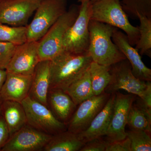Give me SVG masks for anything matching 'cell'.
<instances>
[{
    "label": "cell",
    "mask_w": 151,
    "mask_h": 151,
    "mask_svg": "<svg viewBox=\"0 0 151 151\" xmlns=\"http://www.w3.org/2000/svg\"><path fill=\"white\" fill-rule=\"evenodd\" d=\"M116 28L107 24L90 20L88 54L92 61L109 66L127 59L112 40V35Z\"/></svg>",
    "instance_id": "cell-1"
},
{
    "label": "cell",
    "mask_w": 151,
    "mask_h": 151,
    "mask_svg": "<svg viewBox=\"0 0 151 151\" xmlns=\"http://www.w3.org/2000/svg\"><path fill=\"white\" fill-rule=\"evenodd\" d=\"M89 55H78L62 51L50 60V89L64 90L89 69Z\"/></svg>",
    "instance_id": "cell-2"
},
{
    "label": "cell",
    "mask_w": 151,
    "mask_h": 151,
    "mask_svg": "<svg viewBox=\"0 0 151 151\" xmlns=\"http://www.w3.org/2000/svg\"><path fill=\"white\" fill-rule=\"evenodd\" d=\"M90 19L122 30L132 46L136 45L139 41V28L130 22L120 0H98L91 3Z\"/></svg>",
    "instance_id": "cell-3"
},
{
    "label": "cell",
    "mask_w": 151,
    "mask_h": 151,
    "mask_svg": "<svg viewBox=\"0 0 151 151\" xmlns=\"http://www.w3.org/2000/svg\"><path fill=\"white\" fill-rule=\"evenodd\" d=\"M79 12V5H72L38 41L40 61L51 60L62 51L63 41L65 33L75 21Z\"/></svg>",
    "instance_id": "cell-4"
},
{
    "label": "cell",
    "mask_w": 151,
    "mask_h": 151,
    "mask_svg": "<svg viewBox=\"0 0 151 151\" xmlns=\"http://www.w3.org/2000/svg\"><path fill=\"white\" fill-rule=\"evenodd\" d=\"M91 6L90 0L81 3L78 17L63 38L62 51L78 55H89Z\"/></svg>",
    "instance_id": "cell-5"
},
{
    "label": "cell",
    "mask_w": 151,
    "mask_h": 151,
    "mask_svg": "<svg viewBox=\"0 0 151 151\" xmlns=\"http://www.w3.org/2000/svg\"><path fill=\"white\" fill-rule=\"evenodd\" d=\"M67 0H40L32 21L27 26V41H38L67 11Z\"/></svg>",
    "instance_id": "cell-6"
},
{
    "label": "cell",
    "mask_w": 151,
    "mask_h": 151,
    "mask_svg": "<svg viewBox=\"0 0 151 151\" xmlns=\"http://www.w3.org/2000/svg\"><path fill=\"white\" fill-rule=\"evenodd\" d=\"M27 124L41 131L53 135L66 131L67 125L57 119L51 110L28 96L21 102Z\"/></svg>",
    "instance_id": "cell-7"
},
{
    "label": "cell",
    "mask_w": 151,
    "mask_h": 151,
    "mask_svg": "<svg viewBox=\"0 0 151 151\" xmlns=\"http://www.w3.org/2000/svg\"><path fill=\"white\" fill-rule=\"evenodd\" d=\"M110 71L111 80L105 92L112 94L123 89L140 98L142 97L147 81L140 80L135 77L127 59L111 65Z\"/></svg>",
    "instance_id": "cell-8"
},
{
    "label": "cell",
    "mask_w": 151,
    "mask_h": 151,
    "mask_svg": "<svg viewBox=\"0 0 151 151\" xmlns=\"http://www.w3.org/2000/svg\"><path fill=\"white\" fill-rule=\"evenodd\" d=\"M111 94L104 92L79 104L67 124L68 131L76 134L85 131L104 107Z\"/></svg>",
    "instance_id": "cell-9"
},
{
    "label": "cell",
    "mask_w": 151,
    "mask_h": 151,
    "mask_svg": "<svg viewBox=\"0 0 151 151\" xmlns=\"http://www.w3.org/2000/svg\"><path fill=\"white\" fill-rule=\"evenodd\" d=\"M52 136L27 124L9 138L1 151L42 150Z\"/></svg>",
    "instance_id": "cell-10"
},
{
    "label": "cell",
    "mask_w": 151,
    "mask_h": 151,
    "mask_svg": "<svg viewBox=\"0 0 151 151\" xmlns=\"http://www.w3.org/2000/svg\"><path fill=\"white\" fill-rule=\"evenodd\" d=\"M115 94L111 122L105 136L110 142L124 139L127 137L125 128L127 124L128 114L136 97L134 94H123L118 91Z\"/></svg>",
    "instance_id": "cell-11"
},
{
    "label": "cell",
    "mask_w": 151,
    "mask_h": 151,
    "mask_svg": "<svg viewBox=\"0 0 151 151\" xmlns=\"http://www.w3.org/2000/svg\"><path fill=\"white\" fill-rule=\"evenodd\" d=\"M40 0H4L0 2V23L25 26Z\"/></svg>",
    "instance_id": "cell-12"
},
{
    "label": "cell",
    "mask_w": 151,
    "mask_h": 151,
    "mask_svg": "<svg viewBox=\"0 0 151 151\" xmlns=\"http://www.w3.org/2000/svg\"><path fill=\"white\" fill-rule=\"evenodd\" d=\"M38 41H27L17 45L6 70L9 73L32 76L40 61L38 54Z\"/></svg>",
    "instance_id": "cell-13"
},
{
    "label": "cell",
    "mask_w": 151,
    "mask_h": 151,
    "mask_svg": "<svg viewBox=\"0 0 151 151\" xmlns=\"http://www.w3.org/2000/svg\"><path fill=\"white\" fill-rule=\"evenodd\" d=\"M112 40L132 67V73L136 78L148 81H151V70L144 64L137 50L130 44L127 35L116 28L112 35Z\"/></svg>",
    "instance_id": "cell-14"
},
{
    "label": "cell",
    "mask_w": 151,
    "mask_h": 151,
    "mask_svg": "<svg viewBox=\"0 0 151 151\" xmlns=\"http://www.w3.org/2000/svg\"><path fill=\"white\" fill-rule=\"evenodd\" d=\"M32 76L7 72L6 78L0 92L3 101L21 103L29 94Z\"/></svg>",
    "instance_id": "cell-15"
},
{
    "label": "cell",
    "mask_w": 151,
    "mask_h": 151,
    "mask_svg": "<svg viewBox=\"0 0 151 151\" xmlns=\"http://www.w3.org/2000/svg\"><path fill=\"white\" fill-rule=\"evenodd\" d=\"M115 97V93L111 94L107 103L94 117L88 128L78 134L84 143L106 135L111 122Z\"/></svg>",
    "instance_id": "cell-16"
},
{
    "label": "cell",
    "mask_w": 151,
    "mask_h": 151,
    "mask_svg": "<svg viewBox=\"0 0 151 151\" xmlns=\"http://www.w3.org/2000/svg\"><path fill=\"white\" fill-rule=\"evenodd\" d=\"M50 60H41L35 69L28 95L47 107V95L50 84Z\"/></svg>",
    "instance_id": "cell-17"
},
{
    "label": "cell",
    "mask_w": 151,
    "mask_h": 151,
    "mask_svg": "<svg viewBox=\"0 0 151 151\" xmlns=\"http://www.w3.org/2000/svg\"><path fill=\"white\" fill-rule=\"evenodd\" d=\"M47 101L57 119L67 125L77 107L70 96L62 89H50Z\"/></svg>",
    "instance_id": "cell-18"
},
{
    "label": "cell",
    "mask_w": 151,
    "mask_h": 151,
    "mask_svg": "<svg viewBox=\"0 0 151 151\" xmlns=\"http://www.w3.org/2000/svg\"><path fill=\"white\" fill-rule=\"evenodd\" d=\"M1 114L8 128L10 137L27 124L25 112L21 103L3 101Z\"/></svg>",
    "instance_id": "cell-19"
},
{
    "label": "cell",
    "mask_w": 151,
    "mask_h": 151,
    "mask_svg": "<svg viewBox=\"0 0 151 151\" xmlns=\"http://www.w3.org/2000/svg\"><path fill=\"white\" fill-rule=\"evenodd\" d=\"M84 144L78 134L66 130L52 135L43 150L80 151Z\"/></svg>",
    "instance_id": "cell-20"
},
{
    "label": "cell",
    "mask_w": 151,
    "mask_h": 151,
    "mask_svg": "<svg viewBox=\"0 0 151 151\" xmlns=\"http://www.w3.org/2000/svg\"><path fill=\"white\" fill-rule=\"evenodd\" d=\"M76 106L94 96L89 69L63 90Z\"/></svg>",
    "instance_id": "cell-21"
},
{
    "label": "cell",
    "mask_w": 151,
    "mask_h": 151,
    "mask_svg": "<svg viewBox=\"0 0 151 151\" xmlns=\"http://www.w3.org/2000/svg\"><path fill=\"white\" fill-rule=\"evenodd\" d=\"M111 66L100 65L92 61L89 68L90 80L94 95L105 92L111 80Z\"/></svg>",
    "instance_id": "cell-22"
},
{
    "label": "cell",
    "mask_w": 151,
    "mask_h": 151,
    "mask_svg": "<svg viewBox=\"0 0 151 151\" xmlns=\"http://www.w3.org/2000/svg\"><path fill=\"white\" fill-rule=\"evenodd\" d=\"M131 130L151 132V113L138 101L132 104L128 114L127 124Z\"/></svg>",
    "instance_id": "cell-23"
},
{
    "label": "cell",
    "mask_w": 151,
    "mask_h": 151,
    "mask_svg": "<svg viewBox=\"0 0 151 151\" xmlns=\"http://www.w3.org/2000/svg\"><path fill=\"white\" fill-rule=\"evenodd\" d=\"M137 17L140 21L138 27L139 38L135 48L139 52L141 55H147L151 58V18L139 13H137Z\"/></svg>",
    "instance_id": "cell-24"
},
{
    "label": "cell",
    "mask_w": 151,
    "mask_h": 151,
    "mask_svg": "<svg viewBox=\"0 0 151 151\" xmlns=\"http://www.w3.org/2000/svg\"><path fill=\"white\" fill-rule=\"evenodd\" d=\"M27 27H9L0 23V41L20 45L27 41Z\"/></svg>",
    "instance_id": "cell-25"
},
{
    "label": "cell",
    "mask_w": 151,
    "mask_h": 151,
    "mask_svg": "<svg viewBox=\"0 0 151 151\" xmlns=\"http://www.w3.org/2000/svg\"><path fill=\"white\" fill-rule=\"evenodd\" d=\"M131 142V151H151V133L142 130H131L127 132Z\"/></svg>",
    "instance_id": "cell-26"
},
{
    "label": "cell",
    "mask_w": 151,
    "mask_h": 151,
    "mask_svg": "<svg viewBox=\"0 0 151 151\" xmlns=\"http://www.w3.org/2000/svg\"><path fill=\"white\" fill-rule=\"evenodd\" d=\"M123 9L130 16L137 18L139 13L151 18V0H120Z\"/></svg>",
    "instance_id": "cell-27"
},
{
    "label": "cell",
    "mask_w": 151,
    "mask_h": 151,
    "mask_svg": "<svg viewBox=\"0 0 151 151\" xmlns=\"http://www.w3.org/2000/svg\"><path fill=\"white\" fill-rule=\"evenodd\" d=\"M17 45L0 41V68L6 69L13 56Z\"/></svg>",
    "instance_id": "cell-28"
},
{
    "label": "cell",
    "mask_w": 151,
    "mask_h": 151,
    "mask_svg": "<svg viewBox=\"0 0 151 151\" xmlns=\"http://www.w3.org/2000/svg\"><path fill=\"white\" fill-rule=\"evenodd\" d=\"M110 142L103 137L95 138L85 143L80 151H106Z\"/></svg>",
    "instance_id": "cell-29"
},
{
    "label": "cell",
    "mask_w": 151,
    "mask_h": 151,
    "mask_svg": "<svg viewBox=\"0 0 151 151\" xmlns=\"http://www.w3.org/2000/svg\"><path fill=\"white\" fill-rule=\"evenodd\" d=\"M106 151H131L130 139L127 137L124 139L110 142Z\"/></svg>",
    "instance_id": "cell-30"
},
{
    "label": "cell",
    "mask_w": 151,
    "mask_h": 151,
    "mask_svg": "<svg viewBox=\"0 0 151 151\" xmlns=\"http://www.w3.org/2000/svg\"><path fill=\"white\" fill-rule=\"evenodd\" d=\"M9 132L4 117L0 116V151L8 140Z\"/></svg>",
    "instance_id": "cell-31"
},
{
    "label": "cell",
    "mask_w": 151,
    "mask_h": 151,
    "mask_svg": "<svg viewBox=\"0 0 151 151\" xmlns=\"http://www.w3.org/2000/svg\"><path fill=\"white\" fill-rule=\"evenodd\" d=\"M139 100L143 106L151 113V81H148L145 93Z\"/></svg>",
    "instance_id": "cell-32"
},
{
    "label": "cell",
    "mask_w": 151,
    "mask_h": 151,
    "mask_svg": "<svg viewBox=\"0 0 151 151\" xmlns=\"http://www.w3.org/2000/svg\"><path fill=\"white\" fill-rule=\"evenodd\" d=\"M7 71L6 69L0 68V92L6 78Z\"/></svg>",
    "instance_id": "cell-33"
},
{
    "label": "cell",
    "mask_w": 151,
    "mask_h": 151,
    "mask_svg": "<svg viewBox=\"0 0 151 151\" xmlns=\"http://www.w3.org/2000/svg\"><path fill=\"white\" fill-rule=\"evenodd\" d=\"M3 100L0 96V116H1V113L2 106V103Z\"/></svg>",
    "instance_id": "cell-34"
},
{
    "label": "cell",
    "mask_w": 151,
    "mask_h": 151,
    "mask_svg": "<svg viewBox=\"0 0 151 151\" xmlns=\"http://www.w3.org/2000/svg\"><path fill=\"white\" fill-rule=\"evenodd\" d=\"M88 1V0H78V1L79 2L81 3L82 2L84 1Z\"/></svg>",
    "instance_id": "cell-35"
},
{
    "label": "cell",
    "mask_w": 151,
    "mask_h": 151,
    "mask_svg": "<svg viewBox=\"0 0 151 151\" xmlns=\"http://www.w3.org/2000/svg\"><path fill=\"white\" fill-rule=\"evenodd\" d=\"M98 1V0H90V2L92 3L96 1Z\"/></svg>",
    "instance_id": "cell-36"
},
{
    "label": "cell",
    "mask_w": 151,
    "mask_h": 151,
    "mask_svg": "<svg viewBox=\"0 0 151 151\" xmlns=\"http://www.w3.org/2000/svg\"><path fill=\"white\" fill-rule=\"evenodd\" d=\"M4 1V0H0V2L1 1Z\"/></svg>",
    "instance_id": "cell-37"
}]
</instances>
